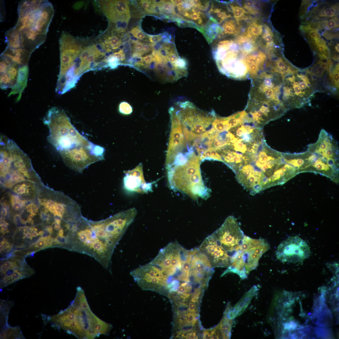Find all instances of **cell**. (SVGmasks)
<instances>
[{"label": "cell", "mask_w": 339, "mask_h": 339, "mask_svg": "<svg viewBox=\"0 0 339 339\" xmlns=\"http://www.w3.org/2000/svg\"><path fill=\"white\" fill-rule=\"evenodd\" d=\"M135 218L130 209L99 221L83 216L77 223L69 250L90 256L107 268L116 245Z\"/></svg>", "instance_id": "obj_1"}, {"label": "cell", "mask_w": 339, "mask_h": 339, "mask_svg": "<svg viewBox=\"0 0 339 339\" xmlns=\"http://www.w3.org/2000/svg\"><path fill=\"white\" fill-rule=\"evenodd\" d=\"M75 297L70 305L58 314L49 317L52 326L62 329L78 339H94L107 335L112 328L91 310L83 290L78 287Z\"/></svg>", "instance_id": "obj_2"}, {"label": "cell", "mask_w": 339, "mask_h": 339, "mask_svg": "<svg viewBox=\"0 0 339 339\" xmlns=\"http://www.w3.org/2000/svg\"><path fill=\"white\" fill-rule=\"evenodd\" d=\"M245 235L237 219L229 216L219 228L204 239L199 249L213 267H228Z\"/></svg>", "instance_id": "obj_3"}, {"label": "cell", "mask_w": 339, "mask_h": 339, "mask_svg": "<svg viewBox=\"0 0 339 339\" xmlns=\"http://www.w3.org/2000/svg\"><path fill=\"white\" fill-rule=\"evenodd\" d=\"M200 160L198 157L191 153L184 163L167 167L168 182L171 189L185 193L193 199L209 197L210 190L202 180Z\"/></svg>", "instance_id": "obj_4"}, {"label": "cell", "mask_w": 339, "mask_h": 339, "mask_svg": "<svg viewBox=\"0 0 339 339\" xmlns=\"http://www.w3.org/2000/svg\"><path fill=\"white\" fill-rule=\"evenodd\" d=\"M43 121L49 129L47 140L59 152L91 143L73 126L63 110L56 107L51 108Z\"/></svg>", "instance_id": "obj_5"}, {"label": "cell", "mask_w": 339, "mask_h": 339, "mask_svg": "<svg viewBox=\"0 0 339 339\" xmlns=\"http://www.w3.org/2000/svg\"><path fill=\"white\" fill-rule=\"evenodd\" d=\"M240 46L239 48L235 40L224 39L214 42L212 49L219 72L229 78L239 80L249 79L246 57L250 54Z\"/></svg>", "instance_id": "obj_6"}, {"label": "cell", "mask_w": 339, "mask_h": 339, "mask_svg": "<svg viewBox=\"0 0 339 339\" xmlns=\"http://www.w3.org/2000/svg\"><path fill=\"white\" fill-rule=\"evenodd\" d=\"M49 4L47 0L20 2L15 29L20 33L29 32L46 36L51 19Z\"/></svg>", "instance_id": "obj_7"}, {"label": "cell", "mask_w": 339, "mask_h": 339, "mask_svg": "<svg viewBox=\"0 0 339 339\" xmlns=\"http://www.w3.org/2000/svg\"><path fill=\"white\" fill-rule=\"evenodd\" d=\"M105 151L103 147L91 142L59 153L68 167L81 173L91 164L104 159Z\"/></svg>", "instance_id": "obj_8"}, {"label": "cell", "mask_w": 339, "mask_h": 339, "mask_svg": "<svg viewBox=\"0 0 339 339\" xmlns=\"http://www.w3.org/2000/svg\"><path fill=\"white\" fill-rule=\"evenodd\" d=\"M130 275L143 290L162 293L168 289L167 279L159 267L151 261L132 270Z\"/></svg>", "instance_id": "obj_9"}, {"label": "cell", "mask_w": 339, "mask_h": 339, "mask_svg": "<svg viewBox=\"0 0 339 339\" xmlns=\"http://www.w3.org/2000/svg\"><path fill=\"white\" fill-rule=\"evenodd\" d=\"M310 253L306 242L298 236H291L282 242L276 251L277 258L282 262L293 263L303 261Z\"/></svg>", "instance_id": "obj_10"}, {"label": "cell", "mask_w": 339, "mask_h": 339, "mask_svg": "<svg viewBox=\"0 0 339 339\" xmlns=\"http://www.w3.org/2000/svg\"><path fill=\"white\" fill-rule=\"evenodd\" d=\"M83 38L73 36L68 32L62 31L59 40L60 66L59 77L71 67L78 56L82 47Z\"/></svg>", "instance_id": "obj_11"}, {"label": "cell", "mask_w": 339, "mask_h": 339, "mask_svg": "<svg viewBox=\"0 0 339 339\" xmlns=\"http://www.w3.org/2000/svg\"><path fill=\"white\" fill-rule=\"evenodd\" d=\"M98 6L110 23L117 24H128L130 18L127 0H99Z\"/></svg>", "instance_id": "obj_12"}, {"label": "cell", "mask_w": 339, "mask_h": 339, "mask_svg": "<svg viewBox=\"0 0 339 339\" xmlns=\"http://www.w3.org/2000/svg\"><path fill=\"white\" fill-rule=\"evenodd\" d=\"M237 181L252 195L265 189L266 180L262 174L254 170L250 164L243 166L236 174Z\"/></svg>", "instance_id": "obj_13"}, {"label": "cell", "mask_w": 339, "mask_h": 339, "mask_svg": "<svg viewBox=\"0 0 339 339\" xmlns=\"http://www.w3.org/2000/svg\"><path fill=\"white\" fill-rule=\"evenodd\" d=\"M213 272L207 257L197 248L191 259L189 279L199 284L203 280L209 281Z\"/></svg>", "instance_id": "obj_14"}, {"label": "cell", "mask_w": 339, "mask_h": 339, "mask_svg": "<svg viewBox=\"0 0 339 339\" xmlns=\"http://www.w3.org/2000/svg\"><path fill=\"white\" fill-rule=\"evenodd\" d=\"M142 167L140 164L133 170L125 172L123 188L126 190L141 193L152 191V183L144 180Z\"/></svg>", "instance_id": "obj_15"}, {"label": "cell", "mask_w": 339, "mask_h": 339, "mask_svg": "<svg viewBox=\"0 0 339 339\" xmlns=\"http://www.w3.org/2000/svg\"><path fill=\"white\" fill-rule=\"evenodd\" d=\"M19 67L18 64L13 62L4 72L0 73V88L1 89H12L15 85Z\"/></svg>", "instance_id": "obj_16"}, {"label": "cell", "mask_w": 339, "mask_h": 339, "mask_svg": "<svg viewBox=\"0 0 339 339\" xmlns=\"http://www.w3.org/2000/svg\"><path fill=\"white\" fill-rule=\"evenodd\" d=\"M31 54L22 48L15 49L6 47L1 55L8 58L13 62L21 66L28 65Z\"/></svg>", "instance_id": "obj_17"}, {"label": "cell", "mask_w": 339, "mask_h": 339, "mask_svg": "<svg viewBox=\"0 0 339 339\" xmlns=\"http://www.w3.org/2000/svg\"><path fill=\"white\" fill-rule=\"evenodd\" d=\"M29 69L28 65L20 66L18 77L15 85L11 89L8 96L18 94L16 100L19 101L21 99L22 94L27 86Z\"/></svg>", "instance_id": "obj_18"}, {"label": "cell", "mask_w": 339, "mask_h": 339, "mask_svg": "<svg viewBox=\"0 0 339 339\" xmlns=\"http://www.w3.org/2000/svg\"><path fill=\"white\" fill-rule=\"evenodd\" d=\"M5 36L8 45L7 47L15 49L22 48L20 33L14 27L7 30Z\"/></svg>", "instance_id": "obj_19"}, {"label": "cell", "mask_w": 339, "mask_h": 339, "mask_svg": "<svg viewBox=\"0 0 339 339\" xmlns=\"http://www.w3.org/2000/svg\"><path fill=\"white\" fill-rule=\"evenodd\" d=\"M21 331L19 327H12L8 325L4 326L0 334V339H24Z\"/></svg>", "instance_id": "obj_20"}, {"label": "cell", "mask_w": 339, "mask_h": 339, "mask_svg": "<svg viewBox=\"0 0 339 339\" xmlns=\"http://www.w3.org/2000/svg\"><path fill=\"white\" fill-rule=\"evenodd\" d=\"M262 25L256 21H254L249 23L246 31L243 35L253 39L255 41L263 32Z\"/></svg>", "instance_id": "obj_21"}, {"label": "cell", "mask_w": 339, "mask_h": 339, "mask_svg": "<svg viewBox=\"0 0 339 339\" xmlns=\"http://www.w3.org/2000/svg\"><path fill=\"white\" fill-rule=\"evenodd\" d=\"M237 23L233 19H229L223 22L221 26L224 37L231 35H236L239 33L240 28L237 27Z\"/></svg>", "instance_id": "obj_22"}, {"label": "cell", "mask_w": 339, "mask_h": 339, "mask_svg": "<svg viewBox=\"0 0 339 339\" xmlns=\"http://www.w3.org/2000/svg\"><path fill=\"white\" fill-rule=\"evenodd\" d=\"M264 27V31L262 35V39L265 44L263 46L267 51H272L274 45L273 34L269 26L265 24Z\"/></svg>", "instance_id": "obj_23"}, {"label": "cell", "mask_w": 339, "mask_h": 339, "mask_svg": "<svg viewBox=\"0 0 339 339\" xmlns=\"http://www.w3.org/2000/svg\"><path fill=\"white\" fill-rule=\"evenodd\" d=\"M252 293V290L251 291H250V293H247V295L245 296L242 299V300L240 301L237 304V305L230 311V315L231 314L232 315L230 317L237 316L244 310L250 301L253 296Z\"/></svg>", "instance_id": "obj_24"}, {"label": "cell", "mask_w": 339, "mask_h": 339, "mask_svg": "<svg viewBox=\"0 0 339 339\" xmlns=\"http://www.w3.org/2000/svg\"><path fill=\"white\" fill-rule=\"evenodd\" d=\"M13 303L11 301L0 300L1 323V326L3 327L8 325L7 318L10 309Z\"/></svg>", "instance_id": "obj_25"}, {"label": "cell", "mask_w": 339, "mask_h": 339, "mask_svg": "<svg viewBox=\"0 0 339 339\" xmlns=\"http://www.w3.org/2000/svg\"><path fill=\"white\" fill-rule=\"evenodd\" d=\"M338 6L337 5H333L320 11L319 16L320 17L325 18L335 16L338 14Z\"/></svg>", "instance_id": "obj_26"}, {"label": "cell", "mask_w": 339, "mask_h": 339, "mask_svg": "<svg viewBox=\"0 0 339 339\" xmlns=\"http://www.w3.org/2000/svg\"><path fill=\"white\" fill-rule=\"evenodd\" d=\"M229 4L234 17L236 20L237 23L239 24V22L241 21L242 18L247 14L241 7L231 3Z\"/></svg>", "instance_id": "obj_27"}, {"label": "cell", "mask_w": 339, "mask_h": 339, "mask_svg": "<svg viewBox=\"0 0 339 339\" xmlns=\"http://www.w3.org/2000/svg\"><path fill=\"white\" fill-rule=\"evenodd\" d=\"M323 26L329 30L337 28L339 26L338 19L337 17H335L322 22Z\"/></svg>", "instance_id": "obj_28"}, {"label": "cell", "mask_w": 339, "mask_h": 339, "mask_svg": "<svg viewBox=\"0 0 339 339\" xmlns=\"http://www.w3.org/2000/svg\"><path fill=\"white\" fill-rule=\"evenodd\" d=\"M221 331L224 338L229 337L230 330L231 325L228 320H224L220 323V325Z\"/></svg>", "instance_id": "obj_29"}, {"label": "cell", "mask_w": 339, "mask_h": 339, "mask_svg": "<svg viewBox=\"0 0 339 339\" xmlns=\"http://www.w3.org/2000/svg\"><path fill=\"white\" fill-rule=\"evenodd\" d=\"M120 112L123 114H129L132 112V108L131 105L127 102H122L119 105Z\"/></svg>", "instance_id": "obj_30"}, {"label": "cell", "mask_w": 339, "mask_h": 339, "mask_svg": "<svg viewBox=\"0 0 339 339\" xmlns=\"http://www.w3.org/2000/svg\"><path fill=\"white\" fill-rule=\"evenodd\" d=\"M130 32L134 37L138 39L142 40L146 37L145 33L141 30L138 26L132 28Z\"/></svg>", "instance_id": "obj_31"}, {"label": "cell", "mask_w": 339, "mask_h": 339, "mask_svg": "<svg viewBox=\"0 0 339 339\" xmlns=\"http://www.w3.org/2000/svg\"><path fill=\"white\" fill-rule=\"evenodd\" d=\"M330 76L332 77L333 80L335 83V85L338 88L339 87V65H336L335 69L333 72V74H331Z\"/></svg>", "instance_id": "obj_32"}, {"label": "cell", "mask_w": 339, "mask_h": 339, "mask_svg": "<svg viewBox=\"0 0 339 339\" xmlns=\"http://www.w3.org/2000/svg\"><path fill=\"white\" fill-rule=\"evenodd\" d=\"M163 36L162 35H148L150 41L154 43H157L162 40L163 38Z\"/></svg>", "instance_id": "obj_33"}, {"label": "cell", "mask_w": 339, "mask_h": 339, "mask_svg": "<svg viewBox=\"0 0 339 339\" xmlns=\"http://www.w3.org/2000/svg\"><path fill=\"white\" fill-rule=\"evenodd\" d=\"M110 55L116 58L120 62L123 61L125 59V54L122 49H121L118 51L115 52Z\"/></svg>", "instance_id": "obj_34"}, {"label": "cell", "mask_w": 339, "mask_h": 339, "mask_svg": "<svg viewBox=\"0 0 339 339\" xmlns=\"http://www.w3.org/2000/svg\"><path fill=\"white\" fill-rule=\"evenodd\" d=\"M210 148L211 150V159L223 162L221 156L217 151L213 148Z\"/></svg>", "instance_id": "obj_35"}, {"label": "cell", "mask_w": 339, "mask_h": 339, "mask_svg": "<svg viewBox=\"0 0 339 339\" xmlns=\"http://www.w3.org/2000/svg\"><path fill=\"white\" fill-rule=\"evenodd\" d=\"M196 315V311L192 312L188 311L187 313V322L191 324V323L193 321Z\"/></svg>", "instance_id": "obj_36"}, {"label": "cell", "mask_w": 339, "mask_h": 339, "mask_svg": "<svg viewBox=\"0 0 339 339\" xmlns=\"http://www.w3.org/2000/svg\"><path fill=\"white\" fill-rule=\"evenodd\" d=\"M46 242L44 240L40 238L35 244V246L38 248L42 249L46 247Z\"/></svg>", "instance_id": "obj_37"}, {"label": "cell", "mask_w": 339, "mask_h": 339, "mask_svg": "<svg viewBox=\"0 0 339 339\" xmlns=\"http://www.w3.org/2000/svg\"><path fill=\"white\" fill-rule=\"evenodd\" d=\"M150 44H144L142 49V52L143 54L149 51L152 49L153 45Z\"/></svg>", "instance_id": "obj_38"}, {"label": "cell", "mask_w": 339, "mask_h": 339, "mask_svg": "<svg viewBox=\"0 0 339 339\" xmlns=\"http://www.w3.org/2000/svg\"><path fill=\"white\" fill-rule=\"evenodd\" d=\"M142 59L147 64H149L153 60V56L152 55H148L142 57Z\"/></svg>", "instance_id": "obj_39"}, {"label": "cell", "mask_w": 339, "mask_h": 339, "mask_svg": "<svg viewBox=\"0 0 339 339\" xmlns=\"http://www.w3.org/2000/svg\"><path fill=\"white\" fill-rule=\"evenodd\" d=\"M196 305L195 303L192 302L188 304V310L189 312H192L196 311L195 310Z\"/></svg>", "instance_id": "obj_40"}, {"label": "cell", "mask_w": 339, "mask_h": 339, "mask_svg": "<svg viewBox=\"0 0 339 339\" xmlns=\"http://www.w3.org/2000/svg\"><path fill=\"white\" fill-rule=\"evenodd\" d=\"M323 36L328 40L331 39L333 38L336 36L334 34H333L332 33L327 32H324L323 34Z\"/></svg>", "instance_id": "obj_41"}, {"label": "cell", "mask_w": 339, "mask_h": 339, "mask_svg": "<svg viewBox=\"0 0 339 339\" xmlns=\"http://www.w3.org/2000/svg\"><path fill=\"white\" fill-rule=\"evenodd\" d=\"M293 88L295 94L297 95H299L301 93V89L298 84L295 83L294 84H293Z\"/></svg>", "instance_id": "obj_42"}, {"label": "cell", "mask_w": 339, "mask_h": 339, "mask_svg": "<svg viewBox=\"0 0 339 339\" xmlns=\"http://www.w3.org/2000/svg\"><path fill=\"white\" fill-rule=\"evenodd\" d=\"M211 335L209 331L205 330L203 333V339H211Z\"/></svg>", "instance_id": "obj_43"}, {"label": "cell", "mask_w": 339, "mask_h": 339, "mask_svg": "<svg viewBox=\"0 0 339 339\" xmlns=\"http://www.w3.org/2000/svg\"><path fill=\"white\" fill-rule=\"evenodd\" d=\"M298 77L300 78L301 80L304 81V82L307 83H310L309 81L307 78V77L304 75H297Z\"/></svg>", "instance_id": "obj_44"}, {"label": "cell", "mask_w": 339, "mask_h": 339, "mask_svg": "<svg viewBox=\"0 0 339 339\" xmlns=\"http://www.w3.org/2000/svg\"><path fill=\"white\" fill-rule=\"evenodd\" d=\"M318 63L320 65V66L324 69V70L327 69V63L321 61H319Z\"/></svg>", "instance_id": "obj_45"}, {"label": "cell", "mask_w": 339, "mask_h": 339, "mask_svg": "<svg viewBox=\"0 0 339 339\" xmlns=\"http://www.w3.org/2000/svg\"><path fill=\"white\" fill-rule=\"evenodd\" d=\"M299 85L301 89H305L307 85V83L304 82H300Z\"/></svg>", "instance_id": "obj_46"}, {"label": "cell", "mask_w": 339, "mask_h": 339, "mask_svg": "<svg viewBox=\"0 0 339 339\" xmlns=\"http://www.w3.org/2000/svg\"><path fill=\"white\" fill-rule=\"evenodd\" d=\"M324 69L320 67H319L316 69L317 72L319 74L322 75L324 73Z\"/></svg>", "instance_id": "obj_47"}, {"label": "cell", "mask_w": 339, "mask_h": 339, "mask_svg": "<svg viewBox=\"0 0 339 339\" xmlns=\"http://www.w3.org/2000/svg\"><path fill=\"white\" fill-rule=\"evenodd\" d=\"M12 262L10 261H7L4 262L2 265L6 268H9L11 266Z\"/></svg>", "instance_id": "obj_48"}, {"label": "cell", "mask_w": 339, "mask_h": 339, "mask_svg": "<svg viewBox=\"0 0 339 339\" xmlns=\"http://www.w3.org/2000/svg\"><path fill=\"white\" fill-rule=\"evenodd\" d=\"M31 237V234H30V233H26V234H24V236L23 237V238H28V239L30 238Z\"/></svg>", "instance_id": "obj_49"}, {"label": "cell", "mask_w": 339, "mask_h": 339, "mask_svg": "<svg viewBox=\"0 0 339 339\" xmlns=\"http://www.w3.org/2000/svg\"><path fill=\"white\" fill-rule=\"evenodd\" d=\"M38 235H39L38 233L36 231H34L31 234V236L32 237H36L37 236H38Z\"/></svg>", "instance_id": "obj_50"}, {"label": "cell", "mask_w": 339, "mask_h": 339, "mask_svg": "<svg viewBox=\"0 0 339 339\" xmlns=\"http://www.w3.org/2000/svg\"><path fill=\"white\" fill-rule=\"evenodd\" d=\"M339 44H338H338H337V45H336V46H335V49L336 50V51H337V52H339Z\"/></svg>", "instance_id": "obj_51"}]
</instances>
